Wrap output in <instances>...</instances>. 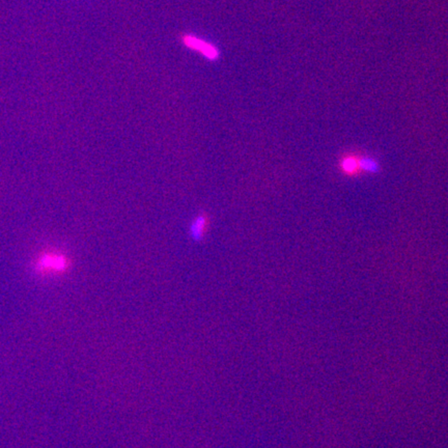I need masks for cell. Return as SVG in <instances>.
Wrapping results in <instances>:
<instances>
[{"label": "cell", "mask_w": 448, "mask_h": 448, "mask_svg": "<svg viewBox=\"0 0 448 448\" xmlns=\"http://www.w3.org/2000/svg\"><path fill=\"white\" fill-rule=\"evenodd\" d=\"M183 42L188 48L200 52V54H202L208 60H218V49L215 46H213L212 44H210V43H207L206 40L193 36H184Z\"/></svg>", "instance_id": "3957f363"}, {"label": "cell", "mask_w": 448, "mask_h": 448, "mask_svg": "<svg viewBox=\"0 0 448 448\" xmlns=\"http://www.w3.org/2000/svg\"><path fill=\"white\" fill-rule=\"evenodd\" d=\"M70 267V261L66 255L60 253L48 252L43 255L36 263V269L40 272L64 273Z\"/></svg>", "instance_id": "7a4b0ae2"}, {"label": "cell", "mask_w": 448, "mask_h": 448, "mask_svg": "<svg viewBox=\"0 0 448 448\" xmlns=\"http://www.w3.org/2000/svg\"><path fill=\"white\" fill-rule=\"evenodd\" d=\"M340 172L346 176H359L362 172H378V162L373 158L362 157L358 155H346L342 158L340 163Z\"/></svg>", "instance_id": "6da1fadb"}, {"label": "cell", "mask_w": 448, "mask_h": 448, "mask_svg": "<svg viewBox=\"0 0 448 448\" xmlns=\"http://www.w3.org/2000/svg\"><path fill=\"white\" fill-rule=\"evenodd\" d=\"M210 217L208 214L198 215L190 226V235H191L192 239L198 242L204 240L207 233L209 232V228H210Z\"/></svg>", "instance_id": "277c9868"}]
</instances>
